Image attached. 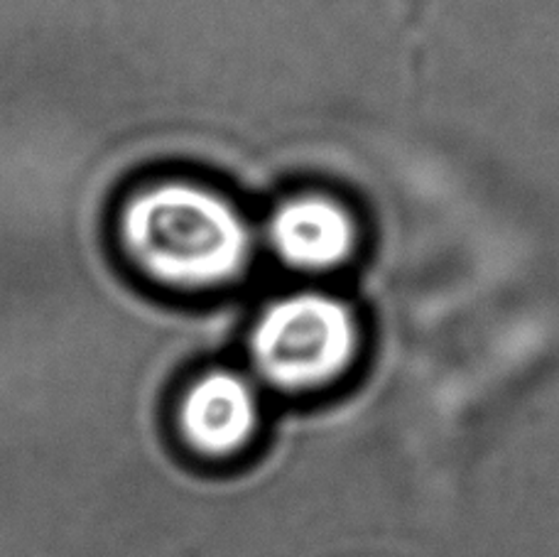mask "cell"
Segmentation results:
<instances>
[{"mask_svg": "<svg viewBox=\"0 0 559 557\" xmlns=\"http://www.w3.org/2000/svg\"><path fill=\"white\" fill-rule=\"evenodd\" d=\"M114 241L140 275L167 287H212L234 277L248 256L236 209L204 187L157 182L116 206Z\"/></svg>", "mask_w": 559, "mask_h": 557, "instance_id": "1", "label": "cell"}, {"mask_svg": "<svg viewBox=\"0 0 559 557\" xmlns=\"http://www.w3.org/2000/svg\"><path fill=\"white\" fill-rule=\"evenodd\" d=\"M356 349V324L344 303L326 295L285 297L253 332L261 371L285 388L319 386L344 369Z\"/></svg>", "mask_w": 559, "mask_h": 557, "instance_id": "2", "label": "cell"}, {"mask_svg": "<svg viewBox=\"0 0 559 557\" xmlns=\"http://www.w3.org/2000/svg\"><path fill=\"white\" fill-rule=\"evenodd\" d=\"M258 425V403L243 378L206 374L189 388L179 405V430L197 452L226 457L251 440Z\"/></svg>", "mask_w": 559, "mask_h": 557, "instance_id": "3", "label": "cell"}, {"mask_svg": "<svg viewBox=\"0 0 559 557\" xmlns=\"http://www.w3.org/2000/svg\"><path fill=\"white\" fill-rule=\"evenodd\" d=\"M277 253L297 268H332L354 246V224L342 206L322 197H302L285 204L271 224Z\"/></svg>", "mask_w": 559, "mask_h": 557, "instance_id": "4", "label": "cell"}]
</instances>
